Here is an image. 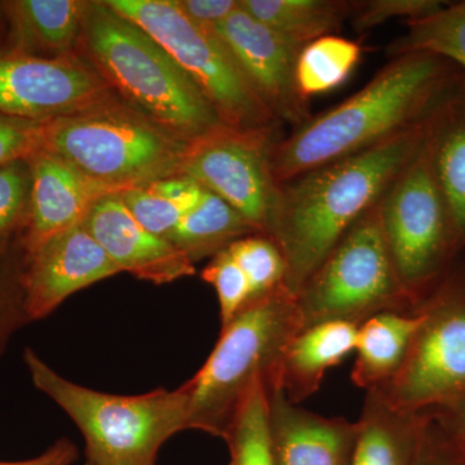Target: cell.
Wrapping results in <instances>:
<instances>
[{
    "mask_svg": "<svg viewBox=\"0 0 465 465\" xmlns=\"http://www.w3.org/2000/svg\"><path fill=\"white\" fill-rule=\"evenodd\" d=\"M464 82L460 69L436 54L412 52L390 57L356 94L312 115L275 143V183L351 157L424 124Z\"/></svg>",
    "mask_w": 465,
    "mask_h": 465,
    "instance_id": "1",
    "label": "cell"
},
{
    "mask_svg": "<svg viewBox=\"0 0 465 465\" xmlns=\"http://www.w3.org/2000/svg\"><path fill=\"white\" fill-rule=\"evenodd\" d=\"M428 121L351 157L278 183L266 237L286 262L283 286L298 295L423 145Z\"/></svg>",
    "mask_w": 465,
    "mask_h": 465,
    "instance_id": "2",
    "label": "cell"
},
{
    "mask_svg": "<svg viewBox=\"0 0 465 465\" xmlns=\"http://www.w3.org/2000/svg\"><path fill=\"white\" fill-rule=\"evenodd\" d=\"M76 50L118 99L168 133L191 143L223 124L170 54L105 2L90 3Z\"/></svg>",
    "mask_w": 465,
    "mask_h": 465,
    "instance_id": "3",
    "label": "cell"
},
{
    "mask_svg": "<svg viewBox=\"0 0 465 465\" xmlns=\"http://www.w3.org/2000/svg\"><path fill=\"white\" fill-rule=\"evenodd\" d=\"M302 329L296 296L286 287L251 300L223 326L213 353L191 381L188 430L224 439L242 405L259 384H277L287 345Z\"/></svg>",
    "mask_w": 465,
    "mask_h": 465,
    "instance_id": "4",
    "label": "cell"
},
{
    "mask_svg": "<svg viewBox=\"0 0 465 465\" xmlns=\"http://www.w3.org/2000/svg\"><path fill=\"white\" fill-rule=\"evenodd\" d=\"M24 361L34 387L56 402L81 430L87 461L155 465L163 443L188 430V397L183 385L174 391L118 396L67 381L32 348H26Z\"/></svg>",
    "mask_w": 465,
    "mask_h": 465,
    "instance_id": "5",
    "label": "cell"
},
{
    "mask_svg": "<svg viewBox=\"0 0 465 465\" xmlns=\"http://www.w3.org/2000/svg\"><path fill=\"white\" fill-rule=\"evenodd\" d=\"M188 145L116 96L39 124V150L121 192L179 174Z\"/></svg>",
    "mask_w": 465,
    "mask_h": 465,
    "instance_id": "6",
    "label": "cell"
},
{
    "mask_svg": "<svg viewBox=\"0 0 465 465\" xmlns=\"http://www.w3.org/2000/svg\"><path fill=\"white\" fill-rule=\"evenodd\" d=\"M378 207L391 262L416 311L463 252L434 174L427 134Z\"/></svg>",
    "mask_w": 465,
    "mask_h": 465,
    "instance_id": "7",
    "label": "cell"
},
{
    "mask_svg": "<svg viewBox=\"0 0 465 465\" xmlns=\"http://www.w3.org/2000/svg\"><path fill=\"white\" fill-rule=\"evenodd\" d=\"M378 204L351 226L299 291L302 329L329 321L360 326L382 312L414 313L391 262Z\"/></svg>",
    "mask_w": 465,
    "mask_h": 465,
    "instance_id": "8",
    "label": "cell"
},
{
    "mask_svg": "<svg viewBox=\"0 0 465 465\" xmlns=\"http://www.w3.org/2000/svg\"><path fill=\"white\" fill-rule=\"evenodd\" d=\"M170 54L191 76L220 121L241 130L282 127L247 84L224 43L210 26L186 16L176 0H106Z\"/></svg>",
    "mask_w": 465,
    "mask_h": 465,
    "instance_id": "9",
    "label": "cell"
},
{
    "mask_svg": "<svg viewBox=\"0 0 465 465\" xmlns=\"http://www.w3.org/2000/svg\"><path fill=\"white\" fill-rule=\"evenodd\" d=\"M415 312L420 323L402 366L374 390L406 414L430 411L465 391V251Z\"/></svg>",
    "mask_w": 465,
    "mask_h": 465,
    "instance_id": "10",
    "label": "cell"
},
{
    "mask_svg": "<svg viewBox=\"0 0 465 465\" xmlns=\"http://www.w3.org/2000/svg\"><path fill=\"white\" fill-rule=\"evenodd\" d=\"M281 127L241 130L224 124L189 143L180 173L219 195L266 235L278 183L272 152Z\"/></svg>",
    "mask_w": 465,
    "mask_h": 465,
    "instance_id": "11",
    "label": "cell"
},
{
    "mask_svg": "<svg viewBox=\"0 0 465 465\" xmlns=\"http://www.w3.org/2000/svg\"><path fill=\"white\" fill-rule=\"evenodd\" d=\"M115 96L78 54L39 57L0 50V114L45 124Z\"/></svg>",
    "mask_w": 465,
    "mask_h": 465,
    "instance_id": "12",
    "label": "cell"
},
{
    "mask_svg": "<svg viewBox=\"0 0 465 465\" xmlns=\"http://www.w3.org/2000/svg\"><path fill=\"white\" fill-rule=\"evenodd\" d=\"M210 27L278 122L296 128L313 115L311 101L304 99L296 81V65L302 47L251 17L241 5L224 21Z\"/></svg>",
    "mask_w": 465,
    "mask_h": 465,
    "instance_id": "13",
    "label": "cell"
},
{
    "mask_svg": "<svg viewBox=\"0 0 465 465\" xmlns=\"http://www.w3.org/2000/svg\"><path fill=\"white\" fill-rule=\"evenodd\" d=\"M119 273L84 224L60 232L26 251L27 314L32 322L50 316L69 296Z\"/></svg>",
    "mask_w": 465,
    "mask_h": 465,
    "instance_id": "14",
    "label": "cell"
},
{
    "mask_svg": "<svg viewBox=\"0 0 465 465\" xmlns=\"http://www.w3.org/2000/svg\"><path fill=\"white\" fill-rule=\"evenodd\" d=\"M29 215L21 242L26 251L60 232L84 224L92 206L119 189L92 179L65 159L45 150L27 158Z\"/></svg>",
    "mask_w": 465,
    "mask_h": 465,
    "instance_id": "15",
    "label": "cell"
},
{
    "mask_svg": "<svg viewBox=\"0 0 465 465\" xmlns=\"http://www.w3.org/2000/svg\"><path fill=\"white\" fill-rule=\"evenodd\" d=\"M84 226L119 271L155 284L195 274L194 264L171 242L143 228L118 194L92 206Z\"/></svg>",
    "mask_w": 465,
    "mask_h": 465,
    "instance_id": "16",
    "label": "cell"
},
{
    "mask_svg": "<svg viewBox=\"0 0 465 465\" xmlns=\"http://www.w3.org/2000/svg\"><path fill=\"white\" fill-rule=\"evenodd\" d=\"M272 449L277 465H351L357 421L314 414L291 402L280 387L266 388Z\"/></svg>",
    "mask_w": 465,
    "mask_h": 465,
    "instance_id": "17",
    "label": "cell"
},
{
    "mask_svg": "<svg viewBox=\"0 0 465 465\" xmlns=\"http://www.w3.org/2000/svg\"><path fill=\"white\" fill-rule=\"evenodd\" d=\"M91 2L9 0L0 11L9 26L7 50L39 57L76 54Z\"/></svg>",
    "mask_w": 465,
    "mask_h": 465,
    "instance_id": "18",
    "label": "cell"
},
{
    "mask_svg": "<svg viewBox=\"0 0 465 465\" xmlns=\"http://www.w3.org/2000/svg\"><path fill=\"white\" fill-rule=\"evenodd\" d=\"M358 326L329 321L300 330L287 345L277 384L295 405L320 390L324 375L356 349Z\"/></svg>",
    "mask_w": 465,
    "mask_h": 465,
    "instance_id": "19",
    "label": "cell"
},
{
    "mask_svg": "<svg viewBox=\"0 0 465 465\" xmlns=\"http://www.w3.org/2000/svg\"><path fill=\"white\" fill-rule=\"evenodd\" d=\"M427 143L459 250L465 251V82L428 119Z\"/></svg>",
    "mask_w": 465,
    "mask_h": 465,
    "instance_id": "20",
    "label": "cell"
},
{
    "mask_svg": "<svg viewBox=\"0 0 465 465\" xmlns=\"http://www.w3.org/2000/svg\"><path fill=\"white\" fill-rule=\"evenodd\" d=\"M420 323L416 312H382L358 326L351 381L366 391L378 390L399 372Z\"/></svg>",
    "mask_w": 465,
    "mask_h": 465,
    "instance_id": "21",
    "label": "cell"
},
{
    "mask_svg": "<svg viewBox=\"0 0 465 465\" xmlns=\"http://www.w3.org/2000/svg\"><path fill=\"white\" fill-rule=\"evenodd\" d=\"M420 421L421 414L397 411L366 391L351 465H411Z\"/></svg>",
    "mask_w": 465,
    "mask_h": 465,
    "instance_id": "22",
    "label": "cell"
},
{
    "mask_svg": "<svg viewBox=\"0 0 465 465\" xmlns=\"http://www.w3.org/2000/svg\"><path fill=\"white\" fill-rule=\"evenodd\" d=\"M240 5L278 35L305 47L335 35L351 18L353 0H240Z\"/></svg>",
    "mask_w": 465,
    "mask_h": 465,
    "instance_id": "23",
    "label": "cell"
},
{
    "mask_svg": "<svg viewBox=\"0 0 465 465\" xmlns=\"http://www.w3.org/2000/svg\"><path fill=\"white\" fill-rule=\"evenodd\" d=\"M252 234L260 232L231 204L204 189L197 206L183 217L167 241L195 264Z\"/></svg>",
    "mask_w": 465,
    "mask_h": 465,
    "instance_id": "24",
    "label": "cell"
},
{
    "mask_svg": "<svg viewBox=\"0 0 465 465\" xmlns=\"http://www.w3.org/2000/svg\"><path fill=\"white\" fill-rule=\"evenodd\" d=\"M203 191L191 177L174 174L127 189L121 198L143 228L167 240L183 217L197 206Z\"/></svg>",
    "mask_w": 465,
    "mask_h": 465,
    "instance_id": "25",
    "label": "cell"
},
{
    "mask_svg": "<svg viewBox=\"0 0 465 465\" xmlns=\"http://www.w3.org/2000/svg\"><path fill=\"white\" fill-rule=\"evenodd\" d=\"M406 33L387 47L390 57L425 52L454 64L465 79V0L448 3L430 16L407 21Z\"/></svg>",
    "mask_w": 465,
    "mask_h": 465,
    "instance_id": "26",
    "label": "cell"
},
{
    "mask_svg": "<svg viewBox=\"0 0 465 465\" xmlns=\"http://www.w3.org/2000/svg\"><path fill=\"white\" fill-rule=\"evenodd\" d=\"M362 45L339 35H327L302 47L296 65V81L304 99L341 87L356 69Z\"/></svg>",
    "mask_w": 465,
    "mask_h": 465,
    "instance_id": "27",
    "label": "cell"
},
{
    "mask_svg": "<svg viewBox=\"0 0 465 465\" xmlns=\"http://www.w3.org/2000/svg\"><path fill=\"white\" fill-rule=\"evenodd\" d=\"M229 465H277L272 449L268 421V394L259 384L242 405L224 437Z\"/></svg>",
    "mask_w": 465,
    "mask_h": 465,
    "instance_id": "28",
    "label": "cell"
},
{
    "mask_svg": "<svg viewBox=\"0 0 465 465\" xmlns=\"http://www.w3.org/2000/svg\"><path fill=\"white\" fill-rule=\"evenodd\" d=\"M249 281L251 300L264 296L284 283L286 262L273 240L252 234L235 241L226 249Z\"/></svg>",
    "mask_w": 465,
    "mask_h": 465,
    "instance_id": "29",
    "label": "cell"
},
{
    "mask_svg": "<svg viewBox=\"0 0 465 465\" xmlns=\"http://www.w3.org/2000/svg\"><path fill=\"white\" fill-rule=\"evenodd\" d=\"M25 259L26 251L21 240L0 256V357L12 336L32 322L24 289Z\"/></svg>",
    "mask_w": 465,
    "mask_h": 465,
    "instance_id": "30",
    "label": "cell"
},
{
    "mask_svg": "<svg viewBox=\"0 0 465 465\" xmlns=\"http://www.w3.org/2000/svg\"><path fill=\"white\" fill-rule=\"evenodd\" d=\"M30 201L27 159L0 167V256L25 232Z\"/></svg>",
    "mask_w": 465,
    "mask_h": 465,
    "instance_id": "31",
    "label": "cell"
},
{
    "mask_svg": "<svg viewBox=\"0 0 465 465\" xmlns=\"http://www.w3.org/2000/svg\"><path fill=\"white\" fill-rule=\"evenodd\" d=\"M201 278L216 291L222 326L231 322L251 302L249 281L226 250L204 266Z\"/></svg>",
    "mask_w": 465,
    "mask_h": 465,
    "instance_id": "32",
    "label": "cell"
},
{
    "mask_svg": "<svg viewBox=\"0 0 465 465\" xmlns=\"http://www.w3.org/2000/svg\"><path fill=\"white\" fill-rule=\"evenodd\" d=\"M445 5L440 0H353L349 21L356 33L363 34L396 18L407 23L430 16Z\"/></svg>",
    "mask_w": 465,
    "mask_h": 465,
    "instance_id": "33",
    "label": "cell"
},
{
    "mask_svg": "<svg viewBox=\"0 0 465 465\" xmlns=\"http://www.w3.org/2000/svg\"><path fill=\"white\" fill-rule=\"evenodd\" d=\"M421 421L411 465H465V446L446 433L427 412Z\"/></svg>",
    "mask_w": 465,
    "mask_h": 465,
    "instance_id": "34",
    "label": "cell"
},
{
    "mask_svg": "<svg viewBox=\"0 0 465 465\" xmlns=\"http://www.w3.org/2000/svg\"><path fill=\"white\" fill-rule=\"evenodd\" d=\"M39 150V124L0 114V167L32 157Z\"/></svg>",
    "mask_w": 465,
    "mask_h": 465,
    "instance_id": "35",
    "label": "cell"
},
{
    "mask_svg": "<svg viewBox=\"0 0 465 465\" xmlns=\"http://www.w3.org/2000/svg\"><path fill=\"white\" fill-rule=\"evenodd\" d=\"M183 14L194 23L213 26L240 7V0H176Z\"/></svg>",
    "mask_w": 465,
    "mask_h": 465,
    "instance_id": "36",
    "label": "cell"
},
{
    "mask_svg": "<svg viewBox=\"0 0 465 465\" xmlns=\"http://www.w3.org/2000/svg\"><path fill=\"white\" fill-rule=\"evenodd\" d=\"M437 424L465 446V391L445 405L427 411Z\"/></svg>",
    "mask_w": 465,
    "mask_h": 465,
    "instance_id": "37",
    "label": "cell"
},
{
    "mask_svg": "<svg viewBox=\"0 0 465 465\" xmlns=\"http://www.w3.org/2000/svg\"><path fill=\"white\" fill-rule=\"evenodd\" d=\"M78 459V449L72 440L61 439L43 454L27 460L0 461V465H72Z\"/></svg>",
    "mask_w": 465,
    "mask_h": 465,
    "instance_id": "38",
    "label": "cell"
},
{
    "mask_svg": "<svg viewBox=\"0 0 465 465\" xmlns=\"http://www.w3.org/2000/svg\"><path fill=\"white\" fill-rule=\"evenodd\" d=\"M85 465H100V464L92 463V461H87V463H85Z\"/></svg>",
    "mask_w": 465,
    "mask_h": 465,
    "instance_id": "39",
    "label": "cell"
}]
</instances>
